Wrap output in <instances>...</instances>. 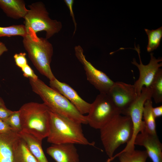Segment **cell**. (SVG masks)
I'll list each match as a JSON object with an SVG mask.
<instances>
[{"instance_id":"cell-26","label":"cell","mask_w":162,"mask_h":162,"mask_svg":"<svg viewBox=\"0 0 162 162\" xmlns=\"http://www.w3.org/2000/svg\"><path fill=\"white\" fill-rule=\"evenodd\" d=\"M21 69L24 77L34 80L38 78V76L28 64Z\"/></svg>"},{"instance_id":"cell-4","label":"cell","mask_w":162,"mask_h":162,"mask_svg":"<svg viewBox=\"0 0 162 162\" xmlns=\"http://www.w3.org/2000/svg\"><path fill=\"white\" fill-rule=\"evenodd\" d=\"M100 138L106 154L111 158L121 145L128 143L132 137L133 126L129 116L119 115L100 129Z\"/></svg>"},{"instance_id":"cell-19","label":"cell","mask_w":162,"mask_h":162,"mask_svg":"<svg viewBox=\"0 0 162 162\" xmlns=\"http://www.w3.org/2000/svg\"><path fill=\"white\" fill-rule=\"evenodd\" d=\"M118 157L120 162H146L148 155L146 150H135L121 152L109 159L106 162H110Z\"/></svg>"},{"instance_id":"cell-25","label":"cell","mask_w":162,"mask_h":162,"mask_svg":"<svg viewBox=\"0 0 162 162\" xmlns=\"http://www.w3.org/2000/svg\"><path fill=\"white\" fill-rule=\"evenodd\" d=\"M26 56V53L20 52L16 53L14 56L16 64L21 69L28 64Z\"/></svg>"},{"instance_id":"cell-20","label":"cell","mask_w":162,"mask_h":162,"mask_svg":"<svg viewBox=\"0 0 162 162\" xmlns=\"http://www.w3.org/2000/svg\"><path fill=\"white\" fill-rule=\"evenodd\" d=\"M152 99H147L143 108L142 117L144 119L147 132L153 135H157L155 118L152 112Z\"/></svg>"},{"instance_id":"cell-29","label":"cell","mask_w":162,"mask_h":162,"mask_svg":"<svg viewBox=\"0 0 162 162\" xmlns=\"http://www.w3.org/2000/svg\"><path fill=\"white\" fill-rule=\"evenodd\" d=\"M12 131H14L5 122L0 120V133H8Z\"/></svg>"},{"instance_id":"cell-9","label":"cell","mask_w":162,"mask_h":162,"mask_svg":"<svg viewBox=\"0 0 162 162\" xmlns=\"http://www.w3.org/2000/svg\"><path fill=\"white\" fill-rule=\"evenodd\" d=\"M75 56L84 68L87 79L100 93L107 94L115 82L104 73L96 68L86 59L80 45L74 48Z\"/></svg>"},{"instance_id":"cell-14","label":"cell","mask_w":162,"mask_h":162,"mask_svg":"<svg viewBox=\"0 0 162 162\" xmlns=\"http://www.w3.org/2000/svg\"><path fill=\"white\" fill-rule=\"evenodd\" d=\"M46 152L56 162H80L77 149L73 144H52Z\"/></svg>"},{"instance_id":"cell-28","label":"cell","mask_w":162,"mask_h":162,"mask_svg":"<svg viewBox=\"0 0 162 162\" xmlns=\"http://www.w3.org/2000/svg\"><path fill=\"white\" fill-rule=\"evenodd\" d=\"M64 2L68 7L70 12V14L72 17V19L74 25L75 29L74 32V34L76 31L77 27V24L74 15V13L73 6L74 3L73 0H64Z\"/></svg>"},{"instance_id":"cell-8","label":"cell","mask_w":162,"mask_h":162,"mask_svg":"<svg viewBox=\"0 0 162 162\" xmlns=\"http://www.w3.org/2000/svg\"><path fill=\"white\" fill-rule=\"evenodd\" d=\"M152 92L150 87H142L140 94L128 109L125 116H129L133 126V133L131 139L122 152L132 151L135 150L134 141L135 137L140 133L146 130L144 121L142 120L143 110L144 103L148 99H152Z\"/></svg>"},{"instance_id":"cell-18","label":"cell","mask_w":162,"mask_h":162,"mask_svg":"<svg viewBox=\"0 0 162 162\" xmlns=\"http://www.w3.org/2000/svg\"><path fill=\"white\" fill-rule=\"evenodd\" d=\"M14 162H39L20 136L14 149Z\"/></svg>"},{"instance_id":"cell-13","label":"cell","mask_w":162,"mask_h":162,"mask_svg":"<svg viewBox=\"0 0 162 162\" xmlns=\"http://www.w3.org/2000/svg\"><path fill=\"white\" fill-rule=\"evenodd\" d=\"M134 145L144 147L148 156L153 162H162V144L157 135H153L145 130L138 134Z\"/></svg>"},{"instance_id":"cell-6","label":"cell","mask_w":162,"mask_h":162,"mask_svg":"<svg viewBox=\"0 0 162 162\" xmlns=\"http://www.w3.org/2000/svg\"><path fill=\"white\" fill-rule=\"evenodd\" d=\"M29 9L24 17V26L27 32L36 34L45 31L46 38L48 39L61 30L62 23L51 19L44 4L37 2L28 6Z\"/></svg>"},{"instance_id":"cell-22","label":"cell","mask_w":162,"mask_h":162,"mask_svg":"<svg viewBox=\"0 0 162 162\" xmlns=\"http://www.w3.org/2000/svg\"><path fill=\"white\" fill-rule=\"evenodd\" d=\"M148 38L147 47L148 52L153 51L159 46L162 37V27L155 30L145 29Z\"/></svg>"},{"instance_id":"cell-17","label":"cell","mask_w":162,"mask_h":162,"mask_svg":"<svg viewBox=\"0 0 162 162\" xmlns=\"http://www.w3.org/2000/svg\"><path fill=\"white\" fill-rule=\"evenodd\" d=\"M18 134L25 142L30 152L39 162H49L43 150L42 140L24 132H21Z\"/></svg>"},{"instance_id":"cell-27","label":"cell","mask_w":162,"mask_h":162,"mask_svg":"<svg viewBox=\"0 0 162 162\" xmlns=\"http://www.w3.org/2000/svg\"><path fill=\"white\" fill-rule=\"evenodd\" d=\"M13 112L5 106H0V120L4 122Z\"/></svg>"},{"instance_id":"cell-3","label":"cell","mask_w":162,"mask_h":162,"mask_svg":"<svg viewBox=\"0 0 162 162\" xmlns=\"http://www.w3.org/2000/svg\"><path fill=\"white\" fill-rule=\"evenodd\" d=\"M22 131L42 140L48 135L50 110L43 103L30 102L19 109Z\"/></svg>"},{"instance_id":"cell-21","label":"cell","mask_w":162,"mask_h":162,"mask_svg":"<svg viewBox=\"0 0 162 162\" xmlns=\"http://www.w3.org/2000/svg\"><path fill=\"white\" fill-rule=\"evenodd\" d=\"M152 98L156 104L162 102V69L159 68L150 86Z\"/></svg>"},{"instance_id":"cell-2","label":"cell","mask_w":162,"mask_h":162,"mask_svg":"<svg viewBox=\"0 0 162 162\" xmlns=\"http://www.w3.org/2000/svg\"><path fill=\"white\" fill-rule=\"evenodd\" d=\"M81 123L50 110V130L47 141L52 144H78L94 146L84 135Z\"/></svg>"},{"instance_id":"cell-10","label":"cell","mask_w":162,"mask_h":162,"mask_svg":"<svg viewBox=\"0 0 162 162\" xmlns=\"http://www.w3.org/2000/svg\"><path fill=\"white\" fill-rule=\"evenodd\" d=\"M107 94L124 116L138 97L134 85L122 82H115Z\"/></svg>"},{"instance_id":"cell-31","label":"cell","mask_w":162,"mask_h":162,"mask_svg":"<svg viewBox=\"0 0 162 162\" xmlns=\"http://www.w3.org/2000/svg\"><path fill=\"white\" fill-rule=\"evenodd\" d=\"M8 49L5 44L0 41V56L4 52H7Z\"/></svg>"},{"instance_id":"cell-16","label":"cell","mask_w":162,"mask_h":162,"mask_svg":"<svg viewBox=\"0 0 162 162\" xmlns=\"http://www.w3.org/2000/svg\"><path fill=\"white\" fill-rule=\"evenodd\" d=\"M0 7L8 16L14 19L24 18L28 11L22 0H0Z\"/></svg>"},{"instance_id":"cell-7","label":"cell","mask_w":162,"mask_h":162,"mask_svg":"<svg viewBox=\"0 0 162 162\" xmlns=\"http://www.w3.org/2000/svg\"><path fill=\"white\" fill-rule=\"evenodd\" d=\"M91 104L86 116L87 123L94 129L100 130L115 117L121 114L107 94L100 93Z\"/></svg>"},{"instance_id":"cell-30","label":"cell","mask_w":162,"mask_h":162,"mask_svg":"<svg viewBox=\"0 0 162 162\" xmlns=\"http://www.w3.org/2000/svg\"><path fill=\"white\" fill-rule=\"evenodd\" d=\"M152 112L153 115L156 118L162 115V106L153 107Z\"/></svg>"},{"instance_id":"cell-12","label":"cell","mask_w":162,"mask_h":162,"mask_svg":"<svg viewBox=\"0 0 162 162\" xmlns=\"http://www.w3.org/2000/svg\"><path fill=\"white\" fill-rule=\"evenodd\" d=\"M50 86L67 99L82 114L88 113L91 104L83 99L70 85L56 78L50 81Z\"/></svg>"},{"instance_id":"cell-5","label":"cell","mask_w":162,"mask_h":162,"mask_svg":"<svg viewBox=\"0 0 162 162\" xmlns=\"http://www.w3.org/2000/svg\"><path fill=\"white\" fill-rule=\"evenodd\" d=\"M23 38L24 47L37 69L50 81L55 79L50 65L53 53L52 45L46 38L39 37L31 32Z\"/></svg>"},{"instance_id":"cell-24","label":"cell","mask_w":162,"mask_h":162,"mask_svg":"<svg viewBox=\"0 0 162 162\" xmlns=\"http://www.w3.org/2000/svg\"><path fill=\"white\" fill-rule=\"evenodd\" d=\"M15 132L19 134L22 131V128L19 110L14 111L4 121Z\"/></svg>"},{"instance_id":"cell-15","label":"cell","mask_w":162,"mask_h":162,"mask_svg":"<svg viewBox=\"0 0 162 162\" xmlns=\"http://www.w3.org/2000/svg\"><path fill=\"white\" fill-rule=\"evenodd\" d=\"M19 138L14 131L0 133V162H14V150Z\"/></svg>"},{"instance_id":"cell-1","label":"cell","mask_w":162,"mask_h":162,"mask_svg":"<svg viewBox=\"0 0 162 162\" xmlns=\"http://www.w3.org/2000/svg\"><path fill=\"white\" fill-rule=\"evenodd\" d=\"M32 91L51 111L81 124H87L86 116L80 113L64 97L38 78H29Z\"/></svg>"},{"instance_id":"cell-23","label":"cell","mask_w":162,"mask_h":162,"mask_svg":"<svg viewBox=\"0 0 162 162\" xmlns=\"http://www.w3.org/2000/svg\"><path fill=\"white\" fill-rule=\"evenodd\" d=\"M24 25H13L8 27H0V37L20 36L23 37L27 34Z\"/></svg>"},{"instance_id":"cell-32","label":"cell","mask_w":162,"mask_h":162,"mask_svg":"<svg viewBox=\"0 0 162 162\" xmlns=\"http://www.w3.org/2000/svg\"><path fill=\"white\" fill-rule=\"evenodd\" d=\"M0 106H5L3 100L1 97H0Z\"/></svg>"},{"instance_id":"cell-11","label":"cell","mask_w":162,"mask_h":162,"mask_svg":"<svg viewBox=\"0 0 162 162\" xmlns=\"http://www.w3.org/2000/svg\"><path fill=\"white\" fill-rule=\"evenodd\" d=\"M134 49L137 52L140 63L136 62L135 58H133L131 63L136 66L139 72V76L138 79L134 85L137 94L139 96L140 94L142 89L143 86L149 87L156 74L160 67L162 66L161 57L156 58L153 55V53L150 54V60L149 63L147 65L143 64L141 60L140 53V48L139 45L136 47L135 44Z\"/></svg>"}]
</instances>
